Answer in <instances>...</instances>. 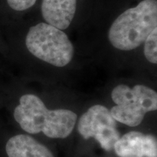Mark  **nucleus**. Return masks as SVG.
<instances>
[{
    "instance_id": "obj_3",
    "label": "nucleus",
    "mask_w": 157,
    "mask_h": 157,
    "mask_svg": "<svg viewBox=\"0 0 157 157\" xmlns=\"http://www.w3.org/2000/svg\"><path fill=\"white\" fill-rule=\"evenodd\" d=\"M25 45L33 56L57 67L68 65L74 54V46L67 35L46 23L31 27Z\"/></svg>"
},
{
    "instance_id": "obj_9",
    "label": "nucleus",
    "mask_w": 157,
    "mask_h": 157,
    "mask_svg": "<svg viewBox=\"0 0 157 157\" xmlns=\"http://www.w3.org/2000/svg\"><path fill=\"white\" fill-rule=\"evenodd\" d=\"M144 54L151 63H157V27L153 30L145 40Z\"/></svg>"
},
{
    "instance_id": "obj_5",
    "label": "nucleus",
    "mask_w": 157,
    "mask_h": 157,
    "mask_svg": "<svg viewBox=\"0 0 157 157\" xmlns=\"http://www.w3.org/2000/svg\"><path fill=\"white\" fill-rule=\"evenodd\" d=\"M78 131L84 139L94 137L106 151L113 149L120 138L117 123L110 110L101 105H95L88 109L80 118Z\"/></svg>"
},
{
    "instance_id": "obj_2",
    "label": "nucleus",
    "mask_w": 157,
    "mask_h": 157,
    "mask_svg": "<svg viewBox=\"0 0 157 157\" xmlns=\"http://www.w3.org/2000/svg\"><path fill=\"white\" fill-rule=\"evenodd\" d=\"M156 27L157 1L143 0L113 21L109 31V39L118 50H132L140 47Z\"/></svg>"
},
{
    "instance_id": "obj_7",
    "label": "nucleus",
    "mask_w": 157,
    "mask_h": 157,
    "mask_svg": "<svg viewBox=\"0 0 157 157\" xmlns=\"http://www.w3.org/2000/svg\"><path fill=\"white\" fill-rule=\"evenodd\" d=\"M76 2L77 0H42L43 18L60 30L68 29L75 15Z\"/></svg>"
},
{
    "instance_id": "obj_10",
    "label": "nucleus",
    "mask_w": 157,
    "mask_h": 157,
    "mask_svg": "<svg viewBox=\"0 0 157 157\" xmlns=\"http://www.w3.org/2000/svg\"><path fill=\"white\" fill-rule=\"evenodd\" d=\"M12 9L16 11H23L30 8L36 3V0H7Z\"/></svg>"
},
{
    "instance_id": "obj_4",
    "label": "nucleus",
    "mask_w": 157,
    "mask_h": 157,
    "mask_svg": "<svg viewBox=\"0 0 157 157\" xmlns=\"http://www.w3.org/2000/svg\"><path fill=\"white\" fill-rule=\"evenodd\" d=\"M111 98L117 104L110 110L112 117L129 127L138 126L146 113L157 109L156 92L144 85L120 84L112 90Z\"/></svg>"
},
{
    "instance_id": "obj_8",
    "label": "nucleus",
    "mask_w": 157,
    "mask_h": 157,
    "mask_svg": "<svg viewBox=\"0 0 157 157\" xmlns=\"http://www.w3.org/2000/svg\"><path fill=\"white\" fill-rule=\"evenodd\" d=\"M8 157H54L49 149L29 135H17L6 145Z\"/></svg>"
},
{
    "instance_id": "obj_6",
    "label": "nucleus",
    "mask_w": 157,
    "mask_h": 157,
    "mask_svg": "<svg viewBox=\"0 0 157 157\" xmlns=\"http://www.w3.org/2000/svg\"><path fill=\"white\" fill-rule=\"evenodd\" d=\"M113 149L119 157H156L157 141L151 135L132 131L120 137Z\"/></svg>"
},
{
    "instance_id": "obj_1",
    "label": "nucleus",
    "mask_w": 157,
    "mask_h": 157,
    "mask_svg": "<svg viewBox=\"0 0 157 157\" xmlns=\"http://www.w3.org/2000/svg\"><path fill=\"white\" fill-rule=\"evenodd\" d=\"M14 118L26 132H42L50 138L63 139L71 134L77 115L70 110H49L39 97L26 94L20 98Z\"/></svg>"
}]
</instances>
